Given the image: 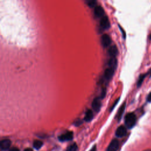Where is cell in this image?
Listing matches in <instances>:
<instances>
[{
  "label": "cell",
  "instance_id": "cell-9",
  "mask_svg": "<svg viewBox=\"0 0 151 151\" xmlns=\"http://www.w3.org/2000/svg\"><path fill=\"white\" fill-rule=\"evenodd\" d=\"M11 142L10 139H4L1 140L0 143V147H1V150H6L9 148L11 146Z\"/></svg>",
  "mask_w": 151,
  "mask_h": 151
},
{
  "label": "cell",
  "instance_id": "cell-14",
  "mask_svg": "<svg viewBox=\"0 0 151 151\" xmlns=\"http://www.w3.org/2000/svg\"><path fill=\"white\" fill-rule=\"evenodd\" d=\"M125 106H126V104L125 103H124L119 108V109L117 112V115H116V118L117 119L118 121H120V119L122 118V116L124 113L125 109Z\"/></svg>",
  "mask_w": 151,
  "mask_h": 151
},
{
  "label": "cell",
  "instance_id": "cell-17",
  "mask_svg": "<svg viewBox=\"0 0 151 151\" xmlns=\"http://www.w3.org/2000/svg\"><path fill=\"white\" fill-rule=\"evenodd\" d=\"M77 145L76 144H73L72 145L69 146L66 151H77Z\"/></svg>",
  "mask_w": 151,
  "mask_h": 151
},
{
  "label": "cell",
  "instance_id": "cell-13",
  "mask_svg": "<svg viewBox=\"0 0 151 151\" xmlns=\"http://www.w3.org/2000/svg\"><path fill=\"white\" fill-rule=\"evenodd\" d=\"M117 64V62L116 58L115 57H111L109 60L108 62L109 68H113L115 70V69L116 68Z\"/></svg>",
  "mask_w": 151,
  "mask_h": 151
},
{
  "label": "cell",
  "instance_id": "cell-22",
  "mask_svg": "<svg viewBox=\"0 0 151 151\" xmlns=\"http://www.w3.org/2000/svg\"><path fill=\"white\" fill-rule=\"evenodd\" d=\"M119 27H120V29H121V30L122 31V34H123V37H124V38H125V37H126V34H125V32L124 31V30L122 29V28L121 27H120L119 26Z\"/></svg>",
  "mask_w": 151,
  "mask_h": 151
},
{
  "label": "cell",
  "instance_id": "cell-18",
  "mask_svg": "<svg viewBox=\"0 0 151 151\" xmlns=\"http://www.w3.org/2000/svg\"><path fill=\"white\" fill-rule=\"evenodd\" d=\"M87 4L88 6L91 8H95L97 6V1L95 0H89V1H87Z\"/></svg>",
  "mask_w": 151,
  "mask_h": 151
},
{
  "label": "cell",
  "instance_id": "cell-10",
  "mask_svg": "<svg viewBox=\"0 0 151 151\" xmlns=\"http://www.w3.org/2000/svg\"><path fill=\"white\" fill-rule=\"evenodd\" d=\"M115 73V69L111 68H107L105 71V73H104V76L105 77V79H106L107 80H110L114 74Z\"/></svg>",
  "mask_w": 151,
  "mask_h": 151
},
{
  "label": "cell",
  "instance_id": "cell-2",
  "mask_svg": "<svg viewBox=\"0 0 151 151\" xmlns=\"http://www.w3.org/2000/svg\"><path fill=\"white\" fill-rule=\"evenodd\" d=\"M100 27H101L104 30H106L109 28L111 26V24H110V21L109 18L107 17V16H103L102 18H101L100 21Z\"/></svg>",
  "mask_w": 151,
  "mask_h": 151
},
{
  "label": "cell",
  "instance_id": "cell-11",
  "mask_svg": "<svg viewBox=\"0 0 151 151\" xmlns=\"http://www.w3.org/2000/svg\"><path fill=\"white\" fill-rule=\"evenodd\" d=\"M108 53L109 54L111 57H115L116 55L118 53V50H117V48L116 46H112L109 47V48L108 49Z\"/></svg>",
  "mask_w": 151,
  "mask_h": 151
},
{
  "label": "cell",
  "instance_id": "cell-3",
  "mask_svg": "<svg viewBox=\"0 0 151 151\" xmlns=\"http://www.w3.org/2000/svg\"><path fill=\"white\" fill-rule=\"evenodd\" d=\"M101 100H100V97H96L93 99V102H92V104H91V106L92 108L93 109V110L95 111H96V112H98L100 109V107H101Z\"/></svg>",
  "mask_w": 151,
  "mask_h": 151
},
{
  "label": "cell",
  "instance_id": "cell-16",
  "mask_svg": "<svg viewBox=\"0 0 151 151\" xmlns=\"http://www.w3.org/2000/svg\"><path fill=\"white\" fill-rule=\"evenodd\" d=\"M146 76V74H143L140 75V76H139L138 80V82H137L138 87H139L141 86V85L142 84V83H143Z\"/></svg>",
  "mask_w": 151,
  "mask_h": 151
},
{
  "label": "cell",
  "instance_id": "cell-1",
  "mask_svg": "<svg viewBox=\"0 0 151 151\" xmlns=\"http://www.w3.org/2000/svg\"><path fill=\"white\" fill-rule=\"evenodd\" d=\"M136 122V116L133 113H129L125 116V123L126 127L132 128L135 125Z\"/></svg>",
  "mask_w": 151,
  "mask_h": 151
},
{
  "label": "cell",
  "instance_id": "cell-24",
  "mask_svg": "<svg viewBox=\"0 0 151 151\" xmlns=\"http://www.w3.org/2000/svg\"><path fill=\"white\" fill-rule=\"evenodd\" d=\"M97 149H96V146H94L93 148H91V149L90 150V151H96Z\"/></svg>",
  "mask_w": 151,
  "mask_h": 151
},
{
  "label": "cell",
  "instance_id": "cell-15",
  "mask_svg": "<svg viewBox=\"0 0 151 151\" xmlns=\"http://www.w3.org/2000/svg\"><path fill=\"white\" fill-rule=\"evenodd\" d=\"M43 145V143L41 140H36L34 142V143H33V147H34V149L38 150L42 147Z\"/></svg>",
  "mask_w": 151,
  "mask_h": 151
},
{
  "label": "cell",
  "instance_id": "cell-25",
  "mask_svg": "<svg viewBox=\"0 0 151 151\" xmlns=\"http://www.w3.org/2000/svg\"><path fill=\"white\" fill-rule=\"evenodd\" d=\"M24 151H33V150L31 148H26Z\"/></svg>",
  "mask_w": 151,
  "mask_h": 151
},
{
  "label": "cell",
  "instance_id": "cell-23",
  "mask_svg": "<svg viewBox=\"0 0 151 151\" xmlns=\"http://www.w3.org/2000/svg\"><path fill=\"white\" fill-rule=\"evenodd\" d=\"M10 151H20V150L17 148H13L12 149H10Z\"/></svg>",
  "mask_w": 151,
  "mask_h": 151
},
{
  "label": "cell",
  "instance_id": "cell-20",
  "mask_svg": "<svg viewBox=\"0 0 151 151\" xmlns=\"http://www.w3.org/2000/svg\"><path fill=\"white\" fill-rule=\"evenodd\" d=\"M147 101L148 102H151V92L148 95V97H147Z\"/></svg>",
  "mask_w": 151,
  "mask_h": 151
},
{
  "label": "cell",
  "instance_id": "cell-12",
  "mask_svg": "<svg viewBox=\"0 0 151 151\" xmlns=\"http://www.w3.org/2000/svg\"><path fill=\"white\" fill-rule=\"evenodd\" d=\"M93 112L91 109H87L85 113V120L86 122H90L93 118Z\"/></svg>",
  "mask_w": 151,
  "mask_h": 151
},
{
  "label": "cell",
  "instance_id": "cell-6",
  "mask_svg": "<svg viewBox=\"0 0 151 151\" xmlns=\"http://www.w3.org/2000/svg\"><path fill=\"white\" fill-rule=\"evenodd\" d=\"M94 14L96 15V17H97L102 18L103 16H105L104 15V14H105L104 9L101 6L97 5L96 7H95Z\"/></svg>",
  "mask_w": 151,
  "mask_h": 151
},
{
  "label": "cell",
  "instance_id": "cell-5",
  "mask_svg": "<svg viewBox=\"0 0 151 151\" xmlns=\"http://www.w3.org/2000/svg\"><path fill=\"white\" fill-rule=\"evenodd\" d=\"M73 138V133L72 132H68L60 135L59 137H58V139H59L60 141L65 142L72 140Z\"/></svg>",
  "mask_w": 151,
  "mask_h": 151
},
{
  "label": "cell",
  "instance_id": "cell-8",
  "mask_svg": "<svg viewBox=\"0 0 151 151\" xmlns=\"http://www.w3.org/2000/svg\"><path fill=\"white\" fill-rule=\"evenodd\" d=\"M126 134V129L123 126H121L116 131V136L118 138H122Z\"/></svg>",
  "mask_w": 151,
  "mask_h": 151
},
{
  "label": "cell",
  "instance_id": "cell-7",
  "mask_svg": "<svg viewBox=\"0 0 151 151\" xmlns=\"http://www.w3.org/2000/svg\"><path fill=\"white\" fill-rule=\"evenodd\" d=\"M119 148V142L116 139L113 140L108 146L107 151H117Z\"/></svg>",
  "mask_w": 151,
  "mask_h": 151
},
{
  "label": "cell",
  "instance_id": "cell-26",
  "mask_svg": "<svg viewBox=\"0 0 151 151\" xmlns=\"http://www.w3.org/2000/svg\"><path fill=\"white\" fill-rule=\"evenodd\" d=\"M150 39H151V34H150Z\"/></svg>",
  "mask_w": 151,
  "mask_h": 151
},
{
  "label": "cell",
  "instance_id": "cell-4",
  "mask_svg": "<svg viewBox=\"0 0 151 151\" xmlns=\"http://www.w3.org/2000/svg\"><path fill=\"white\" fill-rule=\"evenodd\" d=\"M101 43L104 47H107L111 43V38L107 34H104L101 37Z\"/></svg>",
  "mask_w": 151,
  "mask_h": 151
},
{
  "label": "cell",
  "instance_id": "cell-21",
  "mask_svg": "<svg viewBox=\"0 0 151 151\" xmlns=\"http://www.w3.org/2000/svg\"><path fill=\"white\" fill-rule=\"evenodd\" d=\"M119 102V99H117V100H116V102H115V103H114V105H113V106H112L111 107V111L113 109V108L115 107V106L116 105V104H117V102Z\"/></svg>",
  "mask_w": 151,
  "mask_h": 151
},
{
  "label": "cell",
  "instance_id": "cell-19",
  "mask_svg": "<svg viewBox=\"0 0 151 151\" xmlns=\"http://www.w3.org/2000/svg\"><path fill=\"white\" fill-rule=\"evenodd\" d=\"M106 95V89H103L102 91V93H101V98H104Z\"/></svg>",
  "mask_w": 151,
  "mask_h": 151
}]
</instances>
